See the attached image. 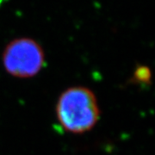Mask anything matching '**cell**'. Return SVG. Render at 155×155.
I'll list each match as a JSON object with an SVG mask.
<instances>
[{"label": "cell", "mask_w": 155, "mask_h": 155, "mask_svg": "<svg viewBox=\"0 0 155 155\" xmlns=\"http://www.w3.org/2000/svg\"><path fill=\"white\" fill-rule=\"evenodd\" d=\"M56 117L67 132L80 134L91 130L100 118V109L94 92L84 86H72L60 96Z\"/></svg>", "instance_id": "cell-1"}, {"label": "cell", "mask_w": 155, "mask_h": 155, "mask_svg": "<svg viewBox=\"0 0 155 155\" xmlns=\"http://www.w3.org/2000/svg\"><path fill=\"white\" fill-rule=\"evenodd\" d=\"M2 61L5 70L11 76L29 78L36 76L44 67L45 54L36 41L22 37L6 46Z\"/></svg>", "instance_id": "cell-2"}, {"label": "cell", "mask_w": 155, "mask_h": 155, "mask_svg": "<svg viewBox=\"0 0 155 155\" xmlns=\"http://www.w3.org/2000/svg\"><path fill=\"white\" fill-rule=\"evenodd\" d=\"M134 81L141 84H148L151 82L152 73L150 69L145 66H139L134 72Z\"/></svg>", "instance_id": "cell-3"}]
</instances>
